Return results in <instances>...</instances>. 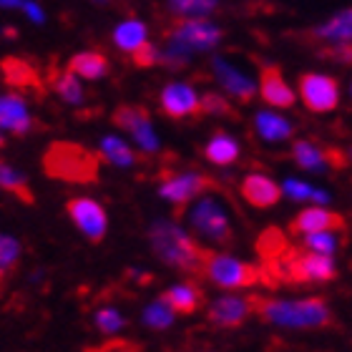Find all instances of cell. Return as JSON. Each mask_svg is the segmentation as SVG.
<instances>
[{"instance_id":"cell-1","label":"cell","mask_w":352,"mask_h":352,"mask_svg":"<svg viewBox=\"0 0 352 352\" xmlns=\"http://www.w3.org/2000/svg\"><path fill=\"white\" fill-rule=\"evenodd\" d=\"M148 242H151L154 254L164 264H169L189 277L201 279L206 254L212 250L194 242L182 227H176L171 221H156L154 227L148 229Z\"/></svg>"},{"instance_id":"cell-2","label":"cell","mask_w":352,"mask_h":352,"mask_svg":"<svg viewBox=\"0 0 352 352\" xmlns=\"http://www.w3.org/2000/svg\"><path fill=\"white\" fill-rule=\"evenodd\" d=\"M43 171L51 179L68 184H94L98 182V166L103 164L101 154L76 144V141H53L45 148Z\"/></svg>"},{"instance_id":"cell-3","label":"cell","mask_w":352,"mask_h":352,"mask_svg":"<svg viewBox=\"0 0 352 352\" xmlns=\"http://www.w3.org/2000/svg\"><path fill=\"white\" fill-rule=\"evenodd\" d=\"M250 305L252 312L259 320L272 324H282V327H327V324H332V312L322 297L285 302L252 294Z\"/></svg>"},{"instance_id":"cell-4","label":"cell","mask_w":352,"mask_h":352,"mask_svg":"<svg viewBox=\"0 0 352 352\" xmlns=\"http://www.w3.org/2000/svg\"><path fill=\"white\" fill-rule=\"evenodd\" d=\"M201 279H209L224 289H242V287H254L257 282H262V270L254 264L227 257V254L209 252L204 270H201Z\"/></svg>"},{"instance_id":"cell-5","label":"cell","mask_w":352,"mask_h":352,"mask_svg":"<svg viewBox=\"0 0 352 352\" xmlns=\"http://www.w3.org/2000/svg\"><path fill=\"white\" fill-rule=\"evenodd\" d=\"M164 38L171 45H176V48L191 53V51H199V48H212V45H217L221 38V30L214 28L209 21H201V18L176 15L169 28L164 30Z\"/></svg>"},{"instance_id":"cell-6","label":"cell","mask_w":352,"mask_h":352,"mask_svg":"<svg viewBox=\"0 0 352 352\" xmlns=\"http://www.w3.org/2000/svg\"><path fill=\"white\" fill-rule=\"evenodd\" d=\"M217 184L206 174H197V171H162V197L176 206V214L184 212V206L189 204L191 199L199 197L201 191L214 189Z\"/></svg>"},{"instance_id":"cell-7","label":"cell","mask_w":352,"mask_h":352,"mask_svg":"<svg viewBox=\"0 0 352 352\" xmlns=\"http://www.w3.org/2000/svg\"><path fill=\"white\" fill-rule=\"evenodd\" d=\"M191 224H194V232L201 234L209 242L219 244V247H227V244L234 242V234H232V224H229L227 214L221 212L219 204H214L212 199H204L199 201L194 214H191Z\"/></svg>"},{"instance_id":"cell-8","label":"cell","mask_w":352,"mask_h":352,"mask_svg":"<svg viewBox=\"0 0 352 352\" xmlns=\"http://www.w3.org/2000/svg\"><path fill=\"white\" fill-rule=\"evenodd\" d=\"M300 96L305 106L315 113H327L338 106L340 88L338 81L322 74H302L300 76Z\"/></svg>"},{"instance_id":"cell-9","label":"cell","mask_w":352,"mask_h":352,"mask_svg":"<svg viewBox=\"0 0 352 352\" xmlns=\"http://www.w3.org/2000/svg\"><path fill=\"white\" fill-rule=\"evenodd\" d=\"M111 121L118 129L131 133L144 151H156L159 148V139L154 136V129H151V113L144 106H118L111 113Z\"/></svg>"},{"instance_id":"cell-10","label":"cell","mask_w":352,"mask_h":352,"mask_svg":"<svg viewBox=\"0 0 352 352\" xmlns=\"http://www.w3.org/2000/svg\"><path fill=\"white\" fill-rule=\"evenodd\" d=\"M66 212L74 219L76 227L81 229L91 242H101L103 236H106L109 221H106V212H103V206L98 201H94V199L88 197L71 199L66 204Z\"/></svg>"},{"instance_id":"cell-11","label":"cell","mask_w":352,"mask_h":352,"mask_svg":"<svg viewBox=\"0 0 352 352\" xmlns=\"http://www.w3.org/2000/svg\"><path fill=\"white\" fill-rule=\"evenodd\" d=\"M162 111L174 121H186V118H199L201 113V101L186 83H169L159 96Z\"/></svg>"},{"instance_id":"cell-12","label":"cell","mask_w":352,"mask_h":352,"mask_svg":"<svg viewBox=\"0 0 352 352\" xmlns=\"http://www.w3.org/2000/svg\"><path fill=\"white\" fill-rule=\"evenodd\" d=\"M347 221L342 214L327 212V209H305L289 221V234H309V232H345Z\"/></svg>"},{"instance_id":"cell-13","label":"cell","mask_w":352,"mask_h":352,"mask_svg":"<svg viewBox=\"0 0 352 352\" xmlns=\"http://www.w3.org/2000/svg\"><path fill=\"white\" fill-rule=\"evenodd\" d=\"M38 126L41 124L28 113V106H25L21 96H0V129H8L15 136H25L28 131L38 129Z\"/></svg>"},{"instance_id":"cell-14","label":"cell","mask_w":352,"mask_h":352,"mask_svg":"<svg viewBox=\"0 0 352 352\" xmlns=\"http://www.w3.org/2000/svg\"><path fill=\"white\" fill-rule=\"evenodd\" d=\"M250 315H252L250 297L247 300H242V297H221V300L212 302V307L206 309L209 322L217 324V327H224V330L242 327L244 320Z\"/></svg>"},{"instance_id":"cell-15","label":"cell","mask_w":352,"mask_h":352,"mask_svg":"<svg viewBox=\"0 0 352 352\" xmlns=\"http://www.w3.org/2000/svg\"><path fill=\"white\" fill-rule=\"evenodd\" d=\"M0 76L8 86L18 88V91H28V94H43L41 91V81H38V71L30 66L28 60L8 56L0 60Z\"/></svg>"},{"instance_id":"cell-16","label":"cell","mask_w":352,"mask_h":352,"mask_svg":"<svg viewBox=\"0 0 352 352\" xmlns=\"http://www.w3.org/2000/svg\"><path fill=\"white\" fill-rule=\"evenodd\" d=\"M242 197L247 204L257 206V209H267V206H274L282 199V189H279L277 184L272 182L270 176L264 174H250L244 176L242 186Z\"/></svg>"},{"instance_id":"cell-17","label":"cell","mask_w":352,"mask_h":352,"mask_svg":"<svg viewBox=\"0 0 352 352\" xmlns=\"http://www.w3.org/2000/svg\"><path fill=\"white\" fill-rule=\"evenodd\" d=\"M259 94L270 106H279V109H289L294 106V94L292 88L287 86L285 76L277 66H264L259 74Z\"/></svg>"},{"instance_id":"cell-18","label":"cell","mask_w":352,"mask_h":352,"mask_svg":"<svg viewBox=\"0 0 352 352\" xmlns=\"http://www.w3.org/2000/svg\"><path fill=\"white\" fill-rule=\"evenodd\" d=\"M214 76L219 78L221 86L227 88V91H229L232 96H234L236 101L250 103L252 98H254V94H257V88H254V83H252L244 74H239L236 68L229 66L227 60H221V58L214 60Z\"/></svg>"},{"instance_id":"cell-19","label":"cell","mask_w":352,"mask_h":352,"mask_svg":"<svg viewBox=\"0 0 352 352\" xmlns=\"http://www.w3.org/2000/svg\"><path fill=\"white\" fill-rule=\"evenodd\" d=\"M162 300L176 315H194L204 307V292L197 285H176L162 294Z\"/></svg>"},{"instance_id":"cell-20","label":"cell","mask_w":352,"mask_h":352,"mask_svg":"<svg viewBox=\"0 0 352 352\" xmlns=\"http://www.w3.org/2000/svg\"><path fill=\"white\" fill-rule=\"evenodd\" d=\"M289 250H292V244H289L285 232H279L277 227L264 229L257 239V254L262 259V264H272L285 259L289 254Z\"/></svg>"},{"instance_id":"cell-21","label":"cell","mask_w":352,"mask_h":352,"mask_svg":"<svg viewBox=\"0 0 352 352\" xmlns=\"http://www.w3.org/2000/svg\"><path fill=\"white\" fill-rule=\"evenodd\" d=\"M68 68L74 71L76 76H83L88 81H96V78H103V76L111 71V63L109 58L98 51H86V53H78L74 58L68 60Z\"/></svg>"},{"instance_id":"cell-22","label":"cell","mask_w":352,"mask_h":352,"mask_svg":"<svg viewBox=\"0 0 352 352\" xmlns=\"http://www.w3.org/2000/svg\"><path fill=\"white\" fill-rule=\"evenodd\" d=\"M204 156H206V162L217 164V166H229V164H234L236 159H239V144H236L232 136L219 131L204 146Z\"/></svg>"},{"instance_id":"cell-23","label":"cell","mask_w":352,"mask_h":352,"mask_svg":"<svg viewBox=\"0 0 352 352\" xmlns=\"http://www.w3.org/2000/svg\"><path fill=\"white\" fill-rule=\"evenodd\" d=\"M0 189L10 191L15 199H21L23 204H33V201H36L33 189H30V184L25 182V176L18 174V171L10 169V166L3 162H0Z\"/></svg>"},{"instance_id":"cell-24","label":"cell","mask_w":352,"mask_h":352,"mask_svg":"<svg viewBox=\"0 0 352 352\" xmlns=\"http://www.w3.org/2000/svg\"><path fill=\"white\" fill-rule=\"evenodd\" d=\"M315 38H322V41H352V10H342L335 18L320 25V28L312 33Z\"/></svg>"},{"instance_id":"cell-25","label":"cell","mask_w":352,"mask_h":352,"mask_svg":"<svg viewBox=\"0 0 352 352\" xmlns=\"http://www.w3.org/2000/svg\"><path fill=\"white\" fill-rule=\"evenodd\" d=\"M101 159L111 166H131L136 164V151L131 146H126L124 141L113 139V136H106L101 141Z\"/></svg>"},{"instance_id":"cell-26","label":"cell","mask_w":352,"mask_h":352,"mask_svg":"<svg viewBox=\"0 0 352 352\" xmlns=\"http://www.w3.org/2000/svg\"><path fill=\"white\" fill-rule=\"evenodd\" d=\"M292 156L302 169H309V171H320L322 166L330 164L327 162V148H317L309 141H297L292 148Z\"/></svg>"},{"instance_id":"cell-27","label":"cell","mask_w":352,"mask_h":352,"mask_svg":"<svg viewBox=\"0 0 352 352\" xmlns=\"http://www.w3.org/2000/svg\"><path fill=\"white\" fill-rule=\"evenodd\" d=\"M113 41H116V45L121 48V51L131 53L133 48H139L144 41H146V25L141 21H126L121 23L116 28V33H113Z\"/></svg>"},{"instance_id":"cell-28","label":"cell","mask_w":352,"mask_h":352,"mask_svg":"<svg viewBox=\"0 0 352 352\" xmlns=\"http://www.w3.org/2000/svg\"><path fill=\"white\" fill-rule=\"evenodd\" d=\"M257 131L267 141H282L292 136V124L274 113H259L257 116Z\"/></svg>"},{"instance_id":"cell-29","label":"cell","mask_w":352,"mask_h":352,"mask_svg":"<svg viewBox=\"0 0 352 352\" xmlns=\"http://www.w3.org/2000/svg\"><path fill=\"white\" fill-rule=\"evenodd\" d=\"M53 88L56 94L66 103H81L83 101V88L76 78V74L66 66V71H60L58 76H53Z\"/></svg>"},{"instance_id":"cell-30","label":"cell","mask_w":352,"mask_h":352,"mask_svg":"<svg viewBox=\"0 0 352 352\" xmlns=\"http://www.w3.org/2000/svg\"><path fill=\"white\" fill-rule=\"evenodd\" d=\"M219 0H169V10L174 15H186V18H204L212 13Z\"/></svg>"},{"instance_id":"cell-31","label":"cell","mask_w":352,"mask_h":352,"mask_svg":"<svg viewBox=\"0 0 352 352\" xmlns=\"http://www.w3.org/2000/svg\"><path fill=\"white\" fill-rule=\"evenodd\" d=\"M18 259H21V244L0 234V279H6L18 267Z\"/></svg>"},{"instance_id":"cell-32","label":"cell","mask_w":352,"mask_h":352,"mask_svg":"<svg viewBox=\"0 0 352 352\" xmlns=\"http://www.w3.org/2000/svg\"><path fill=\"white\" fill-rule=\"evenodd\" d=\"M174 309L166 305V302L159 297V302H154V305H148L146 312H144V322L148 324V327H154V330H164V327H169L171 322H174Z\"/></svg>"},{"instance_id":"cell-33","label":"cell","mask_w":352,"mask_h":352,"mask_svg":"<svg viewBox=\"0 0 352 352\" xmlns=\"http://www.w3.org/2000/svg\"><path fill=\"white\" fill-rule=\"evenodd\" d=\"M340 244H342V239H340V236H335V232H330V229H327V232H309V234H305V242H302V247L315 250V252H322V254H332Z\"/></svg>"},{"instance_id":"cell-34","label":"cell","mask_w":352,"mask_h":352,"mask_svg":"<svg viewBox=\"0 0 352 352\" xmlns=\"http://www.w3.org/2000/svg\"><path fill=\"white\" fill-rule=\"evenodd\" d=\"M199 101H201V113H204V116H224V118L234 116V109H232L227 98L219 94H212V91H209V94H204Z\"/></svg>"},{"instance_id":"cell-35","label":"cell","mask_w":352,"mask_h":352,"mask_svg":"<svg viewBox=\"0 0 352 352\" xmlns=\"http://www.w3.org/2000/svg\"><path fill=\"white\" fill-rule=\"evenodd\" d=\"M156 60H162V53L156 51L148 41H144L139 48L131 51V63L136 68H151V66H156Z\"/></svg>"},{"instance_id":"cell-36","label":"cell","mask_w":352,"mask_h":352,"mask_svg":"<svg viewBox=\"0 0 352 352\" xmlns=\"http://www.w3.org/2000/svg\"><path fill=\"white\" fill-rule=\"evenodd\" d=\"M96 324H98V330H103V332H116L118 327H124V317L118 315L116 309L106 307L96 315Z\"/></svg>"},{"instance_id":"cell-37","label":"cell","mask_w":352,"mask_h":352,"mask_svg":"<svg viewBox=\"0 0 352 352\" xmlns=\"http://www.w3.org/2000/svg\"><path fill=\"white\" fill-rule=\"evenodd\" d=\"M322 58L338 60V63H352V43L350 41H340V45H330V48H324Z\"/></svg>"},{"instance_id":"cell-38","label":"cell","mask_w":352,"mask_h":352,"mask_svg":"<svg viewBox=\"0 0 352 352\" xmlns=\"http://www.w3.org/2000/svg\"><path fill=\"white\" fill-rule=\"evenodd\" d=\"M285 191H287V197H292L294 201H307V199H312V191L315 189L302 182H287Z\"/></svg>"},{"instance_id":"cell-39","label":"cell","mask_w":352,"mask_h":352,"mask_svg":"<svg viewBox=\"0 0 352 352\" xmlns=\"http://www.w3.org/2000/svg\"><path fill=\"white\" fill-rule=\"evenodd\" d=\"M98 350H139V345L136 342H131V340H109V342H103Z\"/></svg>"},{"instance_id":"cell-40","label":"cell","mask_w":352,"mask_h":352,"mask_svg":"<svg viewBox=\"0 0 352 352\" xmlns=\"http://www.w3.org/2000/svg\"><path fill=\"white\" fill-rule=\"evenodd\" d=\"M312 201H315V204H327V194H322V191H312Z\"/></svg>"},{"instance_id":"cell-41","label":"cell","mask_w":352,"mask_h":352,"mask_svg":"<svg viewBox=\"0 0 352 352\" xmlns=\"http://www.w3.org/2000/svg\"><path fill=\"white\" fill-rule=\"evenodd\" d=\"M0 6H8V8H23V0H0Z\"/></svg>"},{"instance_id":"cell-42","label":"cell","mask_w":352,"mask_h":352,"mask_svg":"<svg viewBox=\"0 0 352 352\" xmlns=\"http://www.w3.org/2000/svg\"><path fill=\"white\" fill-rule=\"evenodd\" d=\"M3 144H6V141H3V136H0V148H3Z\"/></svg>"},{"instance_id":"cell-43","label":"cell","mask_w":352,"mask_h":352,"mask_svg":"<svg viewBox=\"0 0 352 352\" xmlns=\"http://www.w3.org/2000/svg\"><path fill=\"white\" fill-rule=\"evenodd\" d=\"M94 3H106V0H94Z\"/></svg>"}]
</instances>
